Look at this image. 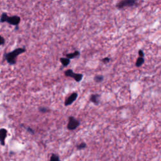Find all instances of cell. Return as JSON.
<instances>
[{"label":"cell","instance_id":"6da1fadb","mask_svg":"<svg viewBox=\"0 0 161 161\" xmlns=\"http://www.w3.org/2000/svg\"><path fill=\"white\" fill-rule=\"evenodd\" d=\"M25 52L26 49L24 47L16 49L4 55V58L10 65H15L16 63L18 56L20 54H24Z\"/></svg>","mask_w":161,"mask_h":161},{"label":"cell","instance_id":"7a4b0ae2","mask_svg":"<svg viewBox=\"0 0 161 161\" xmlns=\"http://www.w3.org/2000/svg\"><path fill=\"white\" fill-rule=\"evenodd\" d=\"M137 3L138 0H122L117 4L116 7L117 9L122 10L126 8L135 7Z\"/></svg>","mask_w":161,"mask_h":161},{"label":"cell","instance_id":"3957f363","mask_svg":"<svg viewBox=\"0 0 161 161\" xmlns=\"http://www.w3.org/2000/svg\"><path fill=\"white\" fill-rule=\"evenodd\" d=\"M64 75L67 78H73L78 83L81 81L83 78V75L82 74L74 72L72 69H67V71H66L64 72Z\"/></svg>","mask_w":161,"mask_h":161},{"label":"cell","instance_id":"277c9868","mask_svg":"<svg viewBox=\"0 0 161 161\" xmlns=\"http://www.w3.org/2000/svg\"><path fill=\"white\" fill-rule=\"evenodd\" d=\"M80 125V122L77 120L76 118H74V117H69V122L67 123V128L69 130L73 131L76 130Z\"/></svg>","mask_w":161,"mask_h":161},{"label":"cell","instance_id":"5b68a950","mask_svg":"<svg viewBox=\"0 0 161 161\" xmlns=\"http://www.w3.org/2000/svg\"><path fill=\"white\" fill-rule=\"evenodd\" d=\"M78 94L77 92H74V93H72L71 95H69L67 97L64 102V105L67 106L72 105V103L76 100V99L78 98Z\"/></svg>","mask_w":161,"mask_h":161},{"label":"cell","instance_id":"8992f818","mask_svg":"<svg viewBox=\"0 0 161 161\" xmlns=\"http://www.w3.org/2000/svg\"><path fill=\"white\" fill-rule=\"evenodd\" d=\"M21 21V18L20 17L18 16H8V20L7 23L8 24L11 25H14V26H18Z\"/></svg>","mask_w":161,"mask_h":161},{"label":"cell","instance_id":"52a82bcc","mask_svg":"<svg viewBox=\"0 0 161 161\" xmlns=\"http://www.w3.org/2000/svg\"><path fill=\"white\" fill-rule=\"evenodd\" d=\"M8 131L5 129H0V143L1 145L4 146L5 145V139L7 137Z\"/></svg>","mask_w":161,"mask_h":161},{"label":"cell","instance_id":"ba28073f","mask_svg":"<svg viewBox=\"0 0 161 161\" xmlns=\"http://www.w3.org/2000/svg\"><path fill=\"white\" fill-rule=\"evenodd\" d=\"M100 95L98 94L91 95L90 97H89V101L93 103H94L95 105H98L100 104Z\"/></svg>","mask_w":161,"mask_h":161},{"label":"cell","instance_id":"9c48e42d","mask_svg":"<svg viewBox=\"0 0 161 161\" xmlns=\"http://www.w3.org/2000/svg\"><path fill=\"white\" fill-rule=\"evenodd\" d=\"M80 52L78 51V50H76V51H74V52L72 53H70V54H67L66 55V57L67 59H75L76 58V57H79L80 55Z\"/></svg>","mask_w":161,"mask_h":161},{"label":"cell","instance_id":"30bf717a","mask_svg":"<svg viewBox=\"0 0 161 161\" xmlns=\"http://www.w3.org/2000/svg\"><path fill=\"white\" fill-rule=\"evenodd\" d=\"M60 61L61 62V64L62 65L63 67H67L69 65L70 62H71V60L67 59V57H61L60 58Z\"/></svg>","mask_w":161,"mask_h":161},{"label":"cell","instance_id":"8fae6325","mask_svg":"<svg viewBox=\"0 0 161 161\" xmlns=\"http://www.w3.org/2000/svg\"><path fill=\"white\" fill-rule=\"evenodd\" d=\"M144 62H145L144 58H143V57H139L137 58V61L135 62V66L137 67H141L143 64V63H144Z\"/></svg>","mask_w":161,"mask_h":161},{"label":"cell","instance_id":"7c38bea8","mask_svg":"<svg viewBox=\"0 0 161 161\" xmlns=\"http://www.w3.org/2000/svg\"><path fill=\"white\" fill-rule=\"evenodd\" d=\"M104 80V77L102 75H97L94 77V80L97 83H100L103 81Z\"/></svg>","mask_w":161,"mask_h":161},{"label":"cell","instance_id":"4fadbf2b","mask_svg":"<svg viewBox=\"0 0 161 161\" xmlns=\"http://www.w3.org/2000/svg\"><path fill=\"white\" fill-rule=\"evenodd\" d=\"M49 161H61V160L58 155L55 154H52L51 155Z\"/></svg>","mask_w":161,"mask_h":161},{"label":"cell","instance_id":"5bb4252c","mask_svg":"<svg viewBox=\"0 0 161 161\" xmlns=\"http://www.w3.org/2000/svg\"><path fill=\"white\" fill-rule=\"evenodd\" d=\"M8 16H9L7 13H3L1 16V18H0V22H1V23L7 22Z\"/></svg>","mask_w":161,"mask_h":161},{"label":"cell","instance_id":"9a60e30c","mask_svg":"<svg viewBox=\"0 0 161 161\" xmlns=\"http://www.w3.org/2000/svg\"><path fill=\"white\" fill-rule=\"evenodd\" d=\"M86 147H87V144H86V143H84V142L80 143H79V144L76 145V148H77L78 150H79V151L83 150V149L86 148Z\"/></svg>","mask_w":161,"mask_h":161},{"label":"cell","instance_id":"2e32d148","mask_svg":"<svg viewBox=\"0 0 161 161\" xmlns=\"http://www.w3.org/2000/svg\"><path fill=\"white\" fill-rule=\"evenodd\" d=\"M38 111L40 112H41L42 113H47V112H50V110L49 108H46V107H40L38 108Z\"/></svg>","mask_w":161,"mask_h":161},{"label":"cell","instance_id":"e0dca14e","mask_svg":"<svg viewBox=\"0 0 161 161\" xmlns=\"http://www.w3.org/2000/svg\"><path fill=\"white\" fill-rule=\"evenodd\" d=\"M101 61L105 63V64H107V63H108L110 61V58H109V57H105V58H103Z\"/></svg>","mask_w":161,"mask_h":161},{"label":"cell","instance_id":"ac0fdd59","mask_svg":"<svg viewBox=\"0 0 161 161\" xmlns=\"http://www.w3.org/2000/svg\"><path fill=\"white\" fill-rule=\"evenodd\" d=\"M5 43V40L4 38L1 35V34H0V45H4Z\"/></svg>","mask_w":161,"mask_h":161},{"label":"cell","instance_id":"d6986e66","mask_svg":"<svg viewBox=\"0 0 161 161\" xmlns=\"http://www.w3.org/2000/svg\"><path fill=\"white\" fill-rule=\"evenodd\" d=\"M139 57H144V56H145L144 53H143V52L142 49H140L139 50Z\"/></svg>","mask_w":161,"mask_h":161},{"label":"cell","instance_id":"ffe728a7","mask_svg":"<svg viewBox=\"0 0 161 161\" xmlns=\"http://www.w3.org/2000/svg\"><path fill=\"white\" fill-rule=\"evenodd\" d=\"M27 129L28 131H29L30 133H31L32 134H34V131H33V130H32L31 128H30V127H28Z\"/></svg>","mask_w":161,"mask_h":161}]
</instances>
